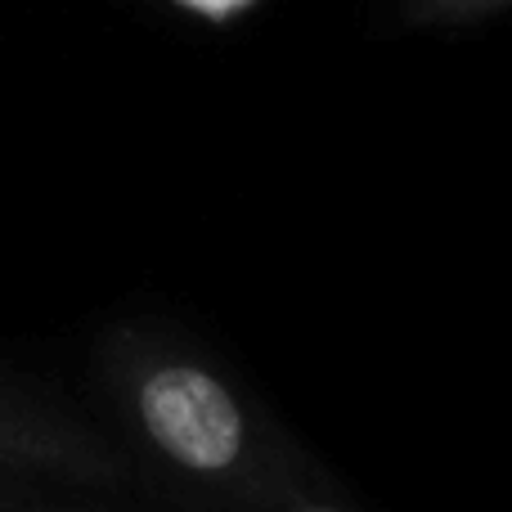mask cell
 Segmentation results:
<instances>
[{"label":"cell","mask_w":512,"mask_h":512,"mask_svg":"<svg viewBox=\"0 0 512 512\" xmlns=\"http://www.w3.org/2000/svg\"><path fill=\"white\" fill-rule=\"evenodd\" d=\"M108 382L167 481L234 508H279L301 495L292 450L207 360L131 333L108 346Z\"/></svg>","instance_id":"6da1fadb"},{"label":"cell","mask_w":512,"mask_h":512,"mask_svg":"<svg viewBox=\"0 0 512 512\" xmlns=\"http://www.w3.org/2000/svg\"><path fill=\"white\" fill-rule=\"evenodd\" d=\"M0 468L41 472L77 486H117L126 463L90 427L0 391Z\"/></svg>","instance_id":"7a4b0ae2"},{"label":"cell","mask_w":512,"mask_h":512,"mask_svg":"<svg viewBox=\"0 0 512 512\" xmlns=\"http://www.w3.org/2000/svg\"><path fill=\"white\" fill-rule=\"evenodd\" d=\"M499 5H512V0H409V18L414 23H468Z\"/></svg>","instance_id":"3957f363"},{"label":"cell","mask_w":512,"mask_h":512,"mask_svg":"<svg viewBox=\"0 0 512 512\" xmlns=\"http://www.w3.org/2000/svg\"><path fill=\"white\" fill-rule=\"evenodd\" d=\"M176 5L194 9V14H203V18H230V14H239V9H248L252 0H176Z\"/></svg>","instance_id":"277c9868"}]
</instances>
